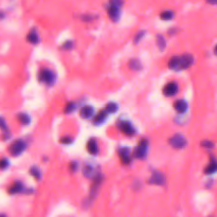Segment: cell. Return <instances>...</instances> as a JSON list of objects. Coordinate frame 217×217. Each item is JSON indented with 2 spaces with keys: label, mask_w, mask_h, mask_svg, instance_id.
I'll use <instances>...</instances> for the list:
<instances>
[{
  "label": "cell",
  "mask_w": 217,
  "mask_h": 217,
  "mask_svg": "<svg viewBox=\"0 0 217 217\" xmlns=\"http://www.w3.org/2000/svg\"><path fill=\"white\" fill-rule=\"evenodd\" d=\"M87 151L90 152L91 155H96L99 151V146L98 143H96L95 139H91V140L88 141L87 143Z\"/></svg>",
  "instance_id": "10"
},
{
  "label": "cell",
  "mask_w": 217,
  "mask_h": 217,
  "mask_svg": "<svg viewBox=\"0 0 217 217\" xmlns=\"http://www.w3.org/2000/svg\"><path fill=\"white\" fill-rule=\"evenodd\" d=\"M1 217H5V216H4V215H2V216H1Z\"/></svg>",
  "instance_id": "34"
},
{
  "label": "cell",
  "mask_w": 217,
  "mask_h": 217,
  "mask_svg": "<svg viewBox=\"0 0 217 217\" xmlns=\"http://www.w3.org/2000/svg\"><path fill=\"white\" fill-rule=\"evenodd\" d=\"M26 147H27V144L25 141L17 140L11 144V146L9 147V152H11L12 156H18V155H20L21 152L25 151Z\"/></svg>",
  "instance_id": "3"
},
{
  "label": "cell",
  "mask_w": 217,
  "mask_h": 217,
  "mask_svg": "<svg viewBox=\"0 0 217 217\" xmlns=\"http://www.w3.org/2000/svg\"><path fill=\"white\" fill-rule=\"evenodd\" d=\"M30 173L32 174V176L35 177L37 180H39V179H41V172H39V170H38V168H37L36 166H35V167H34V166L31 167Z\"/></svg>",
  "instance_id": "23"
},
{
  "label": "cell",
  "mask_w": 217,
  "mask_h": 217,
  "mask_svg": "<svg viewBox=\"0 0 217 217\" xmlns=\"http://www.w3.org/2000/svg\"><path fill=\"white\" fill-rule=\"evenodd\" d=\"M72 46H73V44H72V41H66L65 44H64L63 48H64V49H71Z\"/></svg>",
  "instance_id": "29"
},
{
  "label": "cell",
  "mask_w": 217,
  "mask_h": 217,
  "mask_svg": "<svg viewBox=\"0 0 217 217\" xmlns=\"http://www.w3.org/2000/svg\"><path fill=\"white\" fill-rule=\"evenodd\" d=\"M7 165V159H5V158H3V159H2V162H1V167H2V170H4Z\"/></svg>",
  "instance_id": "30"
},
{
  "label": "cell",
  "mask_w": 217,
  "mask_h": 217,
  "mask_svg": "<svg viewBox=\"0 0 217 217\" xmlns=\"http://www.w3.org/2000/svg\"><path fill=\"white\" fill-rule=\"evenodd\" d=\"M18 120H19V122L23 125H27V124H29V123H30V117H29L28 114H26V113L18 114Z\"/></svg>",
  "instance_id": "19"
},
{
  "label": "cell",
  "mask_w": 217,
  "mask_h": 217,
  "mask_svg": "<svg viewBox=\"0 0 217 217\" xmlns=\"http://www.w3.org/2000/svg\"><path fill=\"white\" fill-rule=\"evenodd\" d=\"M106 111L107 112H116L117 111V109H118V105L116 103H109V104H107L106 105Z\"/></svg>",
  "instance_id": "22"
},
{
  "label": "cell",
  "mask_w": 217,
  "mask_h": 217,
  "mask_svg": "<svg viewBox=\"0 0 217 217\" xmlns=\"http://www.w3.org/2000/svg\"><path fill=\"white\" fill-rule=\"evenodd\" d=\"M168 142H170V144L174 147V148H177V149L183 148V147H186V144H187L186 139L184 138L182 135H179V133L173 136L172 138L170 139V141H168Z\"/></svg>",
  "instance_id": "4"
},
{
  "label": "cell",
  "mask_w": 217,
  "mask_h": 217,
  "mask_svg": "<svg viewBox=\"0 0 217 217\" xmlns=\"http://www.w3.org/2000/svg\"><path fill=\"white\" fill-rule=\"evenodd\" d=\"M21 191H22V183L21 182H16V183H14L9 189V192L11 194H17V193H19Z\"/></svg>",
  "instance_id": "15"
},
{
  "label": "cell",
  "mask_w": 217,
  "mask_h": 217,
  "mask_svg": "<svg viewBox=\"0 0 217 217\" xmlns=\"http://www.w3.org/2000/svg\"><path fill=\"white\" fill-rule=\"evenodd\" d=\"M107 112L106 110H101L100 112H99L98 114L94 117V120H93V123H94L95 125H99V124H102L104 121L106 120V117H107Z\"/></svg>",
  "instance_id": "12"
},
{
  "label": "cell",
  "mask_w": 217,
  "mask_h": 217,
  "mask_svg": "<svg viewBox=\"0 0 217 217\" xmlns=\"http://www.w3.org/2000/svg\"><path fill=\"white\" fill-rule=\"evenodd\" d=\"M157 45L159 47L160 50H163L165 48V39L164 37L161 36V35H158L157 36Z\"/></svg>",
  "instance_id": "21"
},
{
  "label": "cell",
  "mask_w": 217,
  "mask_h": 217,
  "mask_svg": "<svg viewBox=\"0 0 217 217\" xmlns=\"http://www.w3.org/2000/svg\"><path fill=\"white\" fill-rule=\"evenodd\" d=\"M74 108H75V104L74 103H68V105L66 106V112H71L74 110Z\"/></svg>",
  "instance_id": "25"
},
{
  "label": "cell",
  "mask_w": 217,
  "mask_h": 217,
  "mask_svg": "<svg viewBox=\"0 0 217 217\" xmlns=\"http://www.w3.org/2000/svg\"><path fill=\"white\" fill-rule=\"evenodd\" d=\"M60 141H61V143H64V144H70L71 142H72V139L71 138H68V137H66V138H61Z\"/></svg>",
  "instance_id": "27"
},
{
  "label": "cell",
  "mask_w": 217,
  "mask_h": 217,
  "mask_svg": "<svg viewBox=\"0 0 217 217\" xmlns=\"http://www.w3.org/2000/svg\"><path fill=\"white\" fill-rule=\"evenodd\" d=\"M173 16H174V13L172 12V11H164V12H162L161 14H160V17H161L163 20L172 19Z\"/></svg>",
  "instance_id": "20"
},
{
  "label": "cell",
  "mask_w": 217,
  "mask_h": 217,
  "mask_svg": "<svg viewBox=\"0 0 217 217\" xmlns=\"http://www.w3.org/2000/svg\"><path fill=\"white\" fill-rule=\"evenodd\" d=\"M165 182V178L163 176V174H161L160 172H154L152 173V176L149 180V183H154V184H159L161 186Z\"/></svg>",
  "instance_id": "9"
},
{
  "label": "cell",
  "mask_w": 217,
  "mask_h": 217,
  "mask_svg": "<svg viewBox=\"0 0 217 217\" xmlns=\"http://www.w3.org/2000/svg\"><path fill=\"white\" fill-rule=\"evenodd\" d=\"M129 67H130V69H133V70H140L141 67H142V64L139 60L133 58V60H131L129 61Z\"/></svg>",
  "instance_id": "18"
},
{
  "label": "cell",
  "mask_w": 217,
  "mask_h": 217,
  "mask_svg": "<svg viewBox=\"0 0 217 217\" xmlns=\"http://www.w3.org/2000/svg\"><path fill=\"white\" fill-rule=\"evenodd\" d=\"M119 128L122 133H125V135H133V133H135V128L133 127V125H131L129 122H126V121L120 122Z\"/></svg>",
  "instance_id": "8"
},
{
  "label": "cell",
  "mask_w": 217,
  "mask_h": 217,
  "mask_svg": "<svg viewBox=\"0 0 217 217\" xmlns=\"http://www.w3.org/2000/svg\"><path fill=\"white\" fill-rule=\"evenodd\" d=\"M123 0H110L108 7V15L113 21H117L120 17V7H122Z\"/></svg>",
  "instance_id": "2"
},
{
  "label": "cell",
  "mask_w": 217,
  "mask_h": 217,
  "mask_svg": "<svg viewBox=\"0 0 217 217\" xmlns=\"http://www.w3.org/2000/svg\"><path fill=\"white\" fill-rule=\"evenodd\" d=\"M208 2H210V3L214 4V3H217V0H208Z\"/></svg>",
  "instance_id": "32"
},
{
  "label": "cell",
  "mask_w": 217,
  "mask_h": 217,
  "mask_svg": "<svg viewBox=\"0 0 217 217\" xmlns=\"http://www.w3.org/2000/svg\"><path fill=\"white\" fill-rule=\"evenodd\" d=\"M84 175L86 177H91L93 175V167L91 166H85L84 167Z\"/></svg>",
  "instance_id": "24"
},
{
  "label": "cell",
  "mask_w": 217,
  "mask_h": 217,
  "mask_svg": "<svg viewBox=\"0 0 217 217\" xmlns=\"http://www.w3.org/2000/svg\"><path fill=\"white\" fill-rule=\"evenodd\" d=\"M214 52H215V54L217 55V46H216V47H215V50H214Z\"/></svg>",
  "instance_id": "33"
},
{
  "label": "cell",
  "mask_w": 217,
  "mask_h": 217,
  "mask_svg": "<svg viewBox=\"0 0 217 217\" xmlns=\"http://www.w3.org/2000/svg\"><path fill=\"white\" fill-rule=\"evenodd\" d=\"M194 63V57L190 54H184L181 56H174L173 58H171L168 66L173 70H182V69H186L190 66L193 65Z\"/></svg>",
  "instance_id": "1"
},
{
  "label": "cell",
  "mask_w": 217,
  "mask_h": 217,
  "mask_svg": "<svg viewBox=\"0 0 217 217\" xmlns=\"http://www.w3.org/2000/svg\"><path fill=\"white\" fill-rule=\"evenodd\" d=\"M147 147H148V143H147L146 140H141L139 145L137 146L136 151H135V156L139 159H142L146 156V152H147Z\"/></svg>",
  "instance_id": "6"
},
{
  "label": "cell",
  "mask_w": 217,
  "mask_h": 217,
  "mask_svg": "<svg viewBox=\"0 0 217 217\" xmlns=\"http://www.w3.org/2000/svg\"><path fill=\"white\" fill-rule=\"evenodd\" d=\"M76 167H77V164L75 162H72L71 163V171L73 172V171H75L76 170Z\"/></svg>",
  "instance_id": "31"
},
{
  "label": "cell",
  "mask_w": 217,
  "mask_h": 217,
  "mask_svg": "<svg viewBox=\"0 0 217 217\" xmlns=\"http://www.w3.org/2000/svg\"><path fill=\"white\" fill-rule=\"evenodd\" d=\"M201 145L205 147H208V148H211V147H213V143L211 141H203L201 143Z\"/></svg>",
  "instance_id": "26"
},
{
  "label": "cell",
  "mask_w": 217,
  "mask_h": 217,
  "mask_svg": "<svg viewBox=\"0 0 217 217\" xmlns=\"http://www.w3.org/2000/svg\"><path fill=\"white\" fill-rule=\"evenodd\" d=\"M39 81L44 82L48 85H52L55 81V75L49 69H42L39 73Z\"/></svg>",
  "instance_id": "5"
},
{
  "label": "cell",
  "mask_w": 217,
  "mask_h": 217,
  "mask_svg": "<svg viewBox=\"0 0 217 217\" xmlns=\"http://www.w3.org/2000/svg\"><path fill=\"white\" fill-rule=\"evenodd\" d=\"M174 107H175L176 110L178 112H180V113H183V112H186L187 110V104L183 100L177 101L175 103V105H174Z\"/></svg>",
  "instance_id": "13"
},
{
  "label": "cell",
  "mask_w": 217,
  "mask_h": 217,
  "mask_svg": "<svg viewBox=\"0 0 217 217\" xmlns=\"http://www.w3.org/2000/svg\"><path fill=\"white\" fill-rule=\"evenodd\" d=\"M120 152V156H121L122 162L124 164H127V163L130 162V157H129V149L128 148H122Z\"/></svg>",
  "instance_id": "14"
},
{
  "label": "cell",
  "mask_w": 217,
  "mask_h": 217,
  "mask_svg": "<svg viewBox=\"0 0 217 217\" xmlns=\"http://www.w3.org/2000/svg\"><path fill=\"white\" fill-rule=\"evenodd\" d=\"M144 34H145V32H140V33L138 34V35H137L136 37H135V42H139V41H140V39L142 38V37L144 36Z\"/></svg>",
  "instance_id": "28"
},
{
  "label": "cell",
  "mask_w": 217,
  "mask_h": 217,
  "mask_svg": "<svg viewBox=\"0 0 217 217\" xmlns=\"http://www.w3.org/2000/svg\"><path fill=\"white\" fill-rule=\"evenodd\" d=\"M93 111H94V109L91 106H85L81 109L80 114H81V117L84 118V119H88V118L93 116Z\"/></svg>",
  "instance_id": "11"
},
{
  "label": "cell",
  "mask_w": 217,
  "mask_h": 217,
  "mask_svg": "<svg viewBox=\"0 0 217 217\" xmlns=\"http://www.w3.org/2000/svg\"><path fill=\"white\" fill-rule=\"evenodd\" d=\"M27 39H28L29 41L32 42V44H37L39 41L38 38V35H37L36 31L35 30H32L30 33H29V35L27 36Z\"/></svg>",
  "instance_id": "16"
},
{
  "label": "cell",
  "mask_w": 217,
  "mask_h": 217,
  "mask_svg": "<svg viewBox=\"0 0 217 217\" xmlns=\"http://www.w3.org/2000/svg\"><path fill=\"white\" fill-rule=\"evenodd\" d=\"M177 91H178V86H177V84L174 82L167 83L164 86V88H163V93L166 96H172L174 94H176Z\"/></svg>",
  "instance_id": "7"
},
{
  "label": "cell",
  "mask_w": 217,
  "mask_h": 217,
  "mask_svg": "<svg viewBox=\"0 0 217 217\" xmlns=\"http://www.w3.org/2000/svg\"><path fill=\"white\" fill-rule=\"evenodd\" d=\"M215 172H217V162L216 161H212L207 167H205V174H213Z\"/></svg>",
  "instance_id": "17"
}]
</instances>
